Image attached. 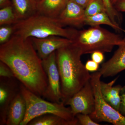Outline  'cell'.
<instances>
[{
    "mask_svg": "<svg viewBox=\"0 0 125 125\" xmlns=\"http://www.w3.org/2000/svg\"><path fill=\"white\" fill-rule=\"evenodd\" d=\"M0 61L9 66L24 86L44 98L48 86L47 77L30 38L13 34L8 42L0 45Z\"/></svg>",
    "mask_w": 125,
    "mask_h": 125,
    "instance_id": "6da1fadb",
    "label": "cell"
},
{
    "mask_svg": "<svg viewBox=\"0 0 125 125\" xmlns=\"http://www.w3.org/2000/svg\"><path fill=\"white\" fill-rule=\"evenodd\" d=\"M80 48L72 42L56 51L60 77L62 102L65 104L90 80L91 74L81 60Z\"/></svg>",
    "mask_w": 125,
    "mask_h": 125,
    "instance_id": "7a4b0ae2",
    "label": "cell"
},
{
    "mask_svg": "<svg viewBox=\"0 0 125 125\" xmlns=\"http://www.w3.org/2000/svg\"><path fill=\"white\" fill-rule=\"evenodd\" d=\"M14 34L24 38H42L57 36L73 41L78 30L64 28L57 18L37 13L25 19L19 21L13 25Z\"/></svg>",
    "mask_w": 125,
    "mask_h": 125,
    "instance_id": "3957f363",
    "label": "cell"
},
{
    "mask_svg": "<svg viewBox=\"0 0 125 125\" xmlns=\"http://www.w3.org/2000/svg\"><path fill=\"white\" fill-rule=\"evenodd\" d=\"M123 41L120 35L98 25L78 30L73 42L80 48L83 55L96 51L111 52L114 46H120Z\"/></svg>",
    "mask_w": 125,
    "mask_h": 125,
    "instance_id": "277c9868",
    "label": "cell"
},
{
    "mask_svg": "<svg viewBox=\"0 0 125 125\" xmlns=\"http://www.w3.org/2000/svg\"><path fill=\"white\" fill-rule=\"evenodd\" d=\"M20 92L26 102L27 109L23 120L21 125H27L34 118L42 115L52 114L79 125L76 116L70 107H66L62 102H52L42 99L21 84Z\"/></svg>",
    "mask_w": 125,
    "mask_h": 125,
    "instance_id": "5b68a950",
    "label": "cell"
},
{
    "mask_svg": "<svg viewBox=\"0 0 125 125\" xmlns=\"http://www.w3.org/2000/svg\"><path fill=\"white\" fill-rule=\"evenodd\" d=\"M102 76L98 71L91 74L90 81L94 94L95 106L94 111L90 116L97 123L107 122L114 125H125V116L109 105L103 97L100 88Z\"/></svg>",
    "mask_w": 125,
    "mask_h": 125,
    "instance_id": "8992f818",
    "label": "cell"
},
{
    "mask_svg": "<svg viewBox=\"0 0 125 125\" xmlns=\"http://www.w3.org/2000/svg\"><path fill=\"white\" fill-rule=\"evenodd\" d=\"M48 86L44 98L52 102H62L60 77L56 61V52L42 60Z\"/></svg>",
    "mask_w": 125,
    "mask_h": 125,
    "instance_id": "52a82bcc",
    "label": "cell"
},
{
    "mask_svg": "<svg viewBox=\"0 0 125 125\" xmlns=\"http://www.w3.org/2000/svg\"><path fill=\"white\" fill-rule=\"evenodd\" d=\"M69 105L74 116L79 113L90 115L95 108L93 89L90 80L65 104Z\"/></svg>",
    "mask_w": 125,
    "mask_h": 125,
    "instance_id": "ba28073f",
    "label": "cell"
},
{
    "mask_svg": "<svg viewBox=\"0 0 125 125\" xmlns=\"http://www.w3.org/2000/svg\"><path fill=\"white\" fill-rule=\"evenodd\" d=\"M0 78V125H4L10 104L20 92L21 83L15 77Z\"/></svg>",
    "mask_w": 125,
    "mask_h": 125,
    "instance_id": "9c48e42d",
    "label": "cell"
},
{
    "mask_svg": "<svg viewBox=\"0 0 125 125\" xmlns=\"http://www.w3.org/2000/svg\"><path fill=\"white\" fill-rule=\"evenodd\" d=\"M30 38L42 60L46 58L60 48L73 42V41L70 39L57 36H51L42 38Z\"/></svg>",
    "mask_w": 125,
    "mask_h": 125,
    "instance_id": "30bf717a",
    "label": "cell"
},
{
    "mask_svg": "<svg viewBox=\"0 0 125 125\" xmlns=\"http://www.w3.org/2000/svg\"><path fill=\"white\" fill-rule=\"evenodd\" d=\"M57 18L64 27L68 25L80 27L85 24L84 9L72 0H69Z\"/></svg>",
    "mask_w": 125,
    "mask_h": 125,
    "instance_id": "8fae6325",
    "label": "cell"
},
{
    "mask_svg": "<svg viewBox=\"0 0 125 125\" xmlns=\"http://www.w3.org/2000/svg\"><path fill=\"white\" fill-rule=\"evenodd\" d=\"M111 58L103 63L98 70L104 77L115 76L125 70V37Z\"/></svg>",
    "mask_w": 125,
    "mask_h": 125,
    "instance_id": "7c38bea8",
    "label": "cell"
},
{
    "mask_svg": "<svg viewBox=\"0 0 125 125\" xmlns=\"http://www.w3.org/2000/svg\"><path fill=\"white\" fill-rule=\"evenodd\" d=\"M26 102L21 92L11 102L7 112L6 125H19L24 119L26 114Z\"/></svg>",
    "mask_w": 125,
    "mask_h": 125,
    "instance_id": "4fadbf2b",
    "label": "cell"
},
{
    "mask_svg": "<svg viewBox=\"0 0 125 125\" xmlns=\"http://www.w3.org/2000/svg\"><path fill=\"white\" fill-rule=\"evenodd\" d=\"M118 78L117 77L107 83L101 81L100 88L101 94L104 100L119 112L121 104L120 92L122 87L120 85L113 86Z\"/></svg>",
    "mask_w": 125,
    "mask_h": 125,
    "instance_id": "5bb4252c",
    "label": "cell"
},
{
    "mask_svg": "<svg viewBox=\"0 0 125 125\" xmlns=\"http://www.w3.org/2000/svg\"><path fill=\"white\" fill-rule=\"evenodd\" d=\"M69 0H41L37 2V13L58 18Z\"/></svg>",
    "mask_w": 125,
    "mask_h": 125,
    "instance_id": "9a60e30c",
    "label": "cell"
},
{
    "mask_svg": "<svg viewBox=\"0 0 125 125\" xmlns=\"http://www.w3.org/2000/svg\"><path fill=\"white\" fill-rule=\"evenodd\" d=\"M19 20L29 18L37 13V2L35 0H11Z\"/></svg>",
    "mask_w": 125,
    "mask_h": 125,
    "instance_id": "2e32d148",
    "label": "cell"
},
{
    "mask_svg": "<svg viewBox=\"0 0 125 125\" xmlns=\"http://www.w3.org/2000/svg\"><path fill=\"white\" fill-rule=\"evenodd\" d=\"M29 125H76L73 122L52 114L42 115L34 118Z\"/></svg>",
    "mask_w": 125,
    "mask_h": 125,
    "instance_id": "e0dca14e",
    "label": "cell"
},
{
    "mask_svg": "<svg viewBox=\"0 0 125 125\" xmlns=\"http://www.w3.org/2000/svg\"><path fill=\"white\" fill-rule=\"evenodd\" d=\"M85 24L92 26H98L105 24L113 28L115 30L122 31L125 33V30L122 29L119 25L113 22L106 12H102L92 16L86 17Z\"/></svg>",
    "mask_w": 125,
    "mask_h": 125,
    "instance_id": "ac0fdd59",
    "label": "cell"
},
{
    "mask_svg": "<svg viewBox=\"0 0 125 125\" xmlns=\"http://www.w3.org/2000/svg\"><path fill=\"white\" fill-rule=\"evenodd\" d=\"M12 4L0 8V25H13L19 21Z\"/></svg>",
    "mask_w": 125,
    "mask_h": 125,
    "instance_id": "d6986e66",
    "label": "cell"
},
{
    "mask_svg": "<svg viewBox=\"0 0 125 125\" xmlns=\"http://www.w3.org/2000/svg\"><path fill=\"white\" fill-rule=\"evenodd\" d=\"M85 17L96 14L106 12V7L103 0H92L84 9Z\"/></svg>",
    "mask_w": 125,
    "mask_h": 125,
    "instance_id": "ffe728a7",
    "label": "cell"
},
{
    "mask_svg": "<svg viewBox=\"0 0 125 125\" xmlns=\"http://www.w3.org/2000/svg\"><path fill=\"white\" fill-rule=\"evenodd\" d=\"M14 33L13 25H4L0 27V44H4L10 40Z\"/></svg>",
    "mask_w": 125,
    "mask_h": 125,
    "instance_id": "44dd1931",
    "label": "cell"
},
{
    "mask_svg": "<svg viewBox=\"0 0 125 125\" xmlns=\"http://www.w3.org/2000/svg\"><path fill=\"white\" fill-rule=\"evenodd\" d=\"M106 7V13L112 21L115 24L118 25L116 22L117 19L120 20L121 18L118 11L114 8L111 0H103Z\"/></svg>",
    "mask_w": 125,
    "mask_h": 125,
    "instance_id": "7402d4cb",
    "label": "cell"
},
{
    "mask_svg": "<svg viewBox=\"0 0 125 125\" xmlns=\"http://www.w3.org/2000/svg\"><path fill=\"white\" fill-rule=\"evenodd\" d=\"M76 117L78 120L79 125H99L98 123L94 121L89 115L79 113L77 114Z\"/></svg>",
    "mask_w": 125,
    "mask_h": 125,
    "instance_id": "603a6c76",
    "label": "cell"
},
{
    "mask_svg": "<svg viewBox=\"0 0 125 125\" xmlns=\"http://www.w3.org/2000/svg\"><path fill=\"white\" fill-rule=\"evenodd\" d=\"M0 77L12 78L15 77L11 69L8 65L0 61Z\"/></svg>",
    "mask_w": 125,
    "mask_h": 125,
    "instance_id": "cb8c5ba5",
    "label": "cell"
},
{
    "mask_svg": "<svg viewBox=\"0 0 125 125\" xmlns=\"http://www.w3.org/2000/svg\"><path fill=\"white\" fill-rule=\"evenodd\" d=\"M121 104L119 112L125 116V85L122 87L120 92Z\"/></svg>",
    "mask_w": 125,
    "mask_h": 125,
    "instance_id": "d4e9b609",
    "label": "cell"
},
{
    "mask_svg": "<svg viewBox=\"0 0 125 125\" xmlns=\"http://www.w3.org/2000/svg\"><path fill=\"white\" fill-rule=\"evenodd\" d=\"M85 66L89 72H95L98 70L99 64L93 60H89L86 62Z\"/></svg>",
    "mask_w": 125,
    "mask_h": 125,
    "instance_id": "484cf974",
    "label": "cell"
},
{
    "mask_svg": "<svg viewBox=\"0 0 125 125\" xmlns=\"http://www.w3.org/2000/svg\"><path fill=\"white\" fill-rule=\"evenodd\" d=\"M103 54L101 52H94L92 53L91 55L92 60L99 64H101L104 60V56Z\"/></svg>",
    "mask_w": 125,
    "mask_h": 125,
    "instance_id": "4316f807",
    "label": "cell"
},
{
    "mask_svg": "<svg viewBox=\"0 0 125 125\" xmlns=\"http://www.w3.org/2000/svg\"><path fill=\"white\" fill-rule=\"evenodd\" d=\"M114 6L118 12H125V0H117Z\"/></svg>",
    "mask_w": 125,
    "mask_h": 125,
    "instance_id": "83f0119b",
    "label": "cell"
},
{
    "mask_svg": "<svg viewBox=\"0 0 125 125\" xmlns=\"http://www.w3.org/2000/svg\"><path fill=\"white\" fill-rule=\"evenodd\" d=\"M72 0L76 2L84 9H85L92 0Z\"/></svg>",
    "mask_w": 125,
    "mask_h": 125,
    "instance_id": "f1b7e54d",
    "label": "cell"
},
{
    "mask_svg": "<svg viewBox=\"0 0 125 125\" xmlns=\"http://www.w3.org/2000/svg\"><path fill=\"white\" fill-rule=\"evenodd\" d=\"M10 0H0V7L2 8L12 5Z\"/></svg>",
    "mask_w": 125,
    "mask_h": 125,
    "instance_id": "f546056e",
    "label": "cell"
},
{
    "mask_svg": "<svg viewBox=\"0 0 125 125\" xmlns=\"http://www.w3.org/2000/svg\"><path fill=\"white\" fill-rule=\"evenodd\" d=\"M111 0V1L112 4L114 6V5L115 4V3L116 2L117 0Z\"/></svg>",
    "mask_w": 125,
    "mask_h": 125,
    "instance_id": "4dcf8cb0",
    "label": "cell"
},
{
    "mask_svg": "<svg viewBox=\"0 0 125 125\" xmlns=\"http://www.w3.org/2000/svg\"><path fill=\"white\" fill-rule=\"evenodd\" d=\"M36 1H37V2H38V1H40L41 0H35Z\"/></svg>",
    "mask_w": 125,
    "mask_h": 125,
    "instance_id": "1f68e13d",
    "label": "cell"
}]
</instances>
